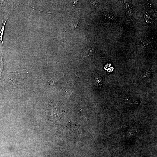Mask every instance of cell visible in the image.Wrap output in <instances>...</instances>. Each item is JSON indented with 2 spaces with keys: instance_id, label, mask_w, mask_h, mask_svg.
<instances>
[{
  "instance_id": "cell-2",
  "label": "cell",
  "mask_w": 157,
  "mask_h": 157,
  "mask_svg": "<svg viewBox=\"0 0 157 157\" xmlns=\"http://www.w3.org/2000/svg\"><path fill=\"white\" fill-rule=\"evenodd\" d=\"M93 49L91 48H87L84 49L81 53L82 57H85L92 55L93 53Z\"/></svg>"
},
{
  "instance_id": "cell-4",
  "label": "cell",
  "mask_w": 157,
  "mask_h": 157,
  "mask_svg": "<svg viewBox=\"0 0 157 157\" xmlns=\"http://www.w3.org/2000/svg\"><path fill=\"white\" fill-rule=\"evenodd\" d=\"M136 133L135 130L133 129H130L126 133V136L128 137H130L134 136Z\"/></svg>"
},
{
  "instance_id": "cell-5",
  "label": "cell",
  "mask_w": 157,
  "mask_h": 157,
  "mask_svg": "<svg viewBox=\"0 0 157 157\" xmlns=\"http://www.w3.org/2000/svg\"><path fill=\"white\" fill-rule=\"evenodd\" d=\"M3 69V65L2 57L0 59V75H1V73Z\"/></svg>"
},
{
  "instance_id": "cell-3",
  "label": "cell",
  "mask_w": 157,
  "mask_h": 157,
  "mask_svg": "<svg viewBox=\"0 0 157 157\" xmlns=\"http://www.w3.org/2000/svg\"><path fill=\"white\" fill-rule=\"evenodd\" d=\"M8 18L5 22L3 23V21H2V26L1 28L0 31V40H1L2 42V43L3 45V34L4 33V30L5 26L6 24V23L8 19Z\"/></svg>"
},
{
  "instance_id": "cell-6",
  "label": "cell",
  "mask_w": 157,
  "mask_h": 157,
  "mask_svg": "<svg viewBox=\"0 0 157 157\" xmlns=\"http://www.w3.org/2000/svg\"><path fill=\"white\" fill-rule=\"evenodd\" d=\"M80 20V18L79 17L75 19L73 26L74 28L76 29L77 28L78 24Z\"/></svg>"
},
{
  "instance_id": "cell-1",
  "label": "cell",
  "mask_w": 157,
  "mask_h": 157,
  "mask_svg": "<svg viewBox=\"0 0 157 157\" xmlns=\"http://www.w3.org/2000/svg\"><path fill=\"white\" fill-rule=\"evenodd\" d=\"M94 83L95 86L100 88L103 87L104 84L103 80L99 76H97L95 78Z\"/></svg>"
},
{
  "instance_id": "cell-7",
  "label": "cell",
  "mask_w": 157,
  "mask_h": 157,
  "mask_svg": "<svg viewBox=\"0 0 157 157\" xmlns=\"http://www.w3.org/2000/svg\"><path fill=\"white\" fill-rule=\"evenodd\" d=\"M131 125V124H125L123 125H122L118 129H124L125 128H127V127H129Z\"/></svg>"
}]
</instances>
